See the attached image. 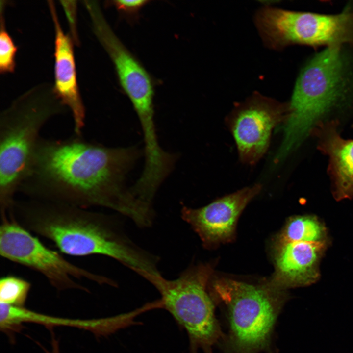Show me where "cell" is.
Listing matches in <instances>:
<instances>
[{"label": "cell", "instance_id": "15", "mask_svg": "<svg viewBox=\"0 0 353 353\" xmlns=\"http://www.w3.org/2000/svg\"><path fill=\"white\" fill-rule=\"evenodd\" d=\"M277 241H302L328 244V238L326 226L317 217L305 215L290 218Z\"/></svg>", "mask_w": 353, "mask_h": 353}, {"label": "cell", "instance_id": "19", "mask_svg": "<svg viewBox=\"0 0 353 353\" xmlns=\"http://www.w3.org/2000/svg\"><path fill=\"white\" fill-rule=\"evenodd\" d=\"M60 2L69 25L71 31V37L74 42L78 43V39L76 30V1L61 0Z\"/></svg>", "mask_w": 353, "mask_h": 353}, {"label": "cell", "instance_id": "10", "mask_svg": "<svg viewBox=\"0 0 353 353\" xmlns=\"http://www.w3.org/2000/svg\"><path fill=\"white\" fill-rule=\"evenodd\" d=\"M94 33L111 58L123 90L136 114L154 111L152 79L112 30L95 1L85 5Z\"/></svg>", "mask_w": 353, "mask_h": 353}, {"label": "cell", "instance_id": "18", "mask_svg": "<svg viewBox=\"0 0 353 353\" xmlns=\"http://www.w3.org/2000/svg\"><path fill=\"white\" fill-rule=\"evenodd\" d=\"M110 5L123 15L131 18L137 17L140 10L150 1L147 0H115L109 1Z\"/></svg>", "mask_w": 353, "mask_h": 353}, {"label": "cell", "instance_id": "20", "mask_svg": "<svg viewBox=\"0 0 353 353\" xmlns=\"http://www.w3.org/2000/svg\"><path fill=\"white\" fill-rule=\"evenodd\" d=\"M51 348L50 351L45 350L46 353H60L58 341L54 337L53 332H51Z\"/></svg>", "mask_w": 353, "mask_h": 353}, {"label": "cell", "instance_id": "7", "mask_svg": "<svg viewBox=\"0 0 353 353\" xmlns=\"http://www.w3.org/2000/svg\"><path fill=\"white\" fill-rule=\"evenodd\" d=\"M255 23L264 42L274 49L294 44L353 46V7L350 5L333 15L265 6L256 13Z\"/></svg>", "mask_w": 353, "mask_h": 353}, {"label": "cell", "instance_id": "13", "mask_svg": "<svg viewBox=\"0 0 353 353\" xmlns=\"http://www.w3.org/2000/svg\"><path fill=\"white\" fill-rule=\"evenodd\" d=\"M48 5L54 25V84L57 98L72 114L75 134L82 135L85 125L86 110L77 81L74 41L63 31L52 1Z\"/></svg>", "mask_w": 353, "mask_h": 353}, {"label": "cell", "instance_id": "8", "mask_svg": "<svg viewBox=\"0 0 353 353\" xmlns=\"http://www.w3.org/2000/svg\"><path fill=\"white\" fill-rule=\"evenodd\" d=\"M0 254L7 260L38 272L59 291L78 289L89 292L75 278H84L100 285L117 286L111 278L68 261L7 217L1 219Z\"/></svg>", "mask_w": 353, "mask_h": 353}, {"label": "cell", "instance_id": "14", "mask_svg": "<svg viewBox=\"0 0 353 353\" xmlns=\"http://www.w3.org/2000/svg\"><path fill=\"white\" fill-rule=\"evenodd\" d=\"M337 122H324L314 131L318 147L328 157V172L337 200L353 197V140L340 135Z\"/></svg>", "mask_w": 353, "mask_h": 353}, {"label": "cell", "instance_id": "9", "mask_svg": "<svg viewBox=\"0 0 353 353\" xmlns=\"http://www.w3.org/2000/svg\"><path fill=\"white\" fill-rule=\"evenodd\" d=\"M288 111V104L259 94L235 107L227 122L241 161L253 164L262 157L269 146L273 129L285 121Z\"/></svg>", "mask_w": 353, "mask_h": 353}, {"label": "cell", "instance_id": "3", "mask_svg": "<svg viewBox=\"0 0 353 353\" xmlns=\"http://www.w3.org/2000/svg\"><path fill=\"white\" fill-rule=\"evenodd\" d=\"M67 107L44 84L15 99L0 113V210L8 214L32 166L43 126Z\"/></svg>", "mask_w": 353, "mask_h": 353}, {"label": "cell", "instance_id": "1", "mask_svg": "<svg viewBox=\"0 0 353 353\" xmlns=\"http://www.w3.org/2000/svg\"><path fill=\"white\" fill-rule=\"evenodd\" d=\"M141 154L136 146L109 147L75 134L64 139L41 137L18 193L33 200L107 208L149 227L152 209L125 186Z\"/></svg>", "mask_w": 353, "mask_h": 353}, {"label": "cell", "instance_id": "2", "mask_svg": "<svg viewBox=\"0 0 353 353\" xmlns=\"http://www.w3.org/2000/svg\"><path fill=\"white\" fill-rule=\"evenodd\" d=\"M9 217L74 256L102 255L131 270L158 271L159 259L137 246L110 216L88 208L26 198L15 200Z\"/></svg>", "mask_w": 353, "mask_h": 353}, {"label": "cell", "instance_id": "16", "mask_svg": "<svg viewBox=\"0 0 353 353\" xmlns=\"http://www.w3.org/2000/svg\"><path fill=\"white\" fill-rule=\"evenodd\" d=\"M31 288L29 282L14 275H7L0 280V303L25 307Z\"/></svg>", "mask_w": 353, "mask_h": 353}, {"label": "cell", "instance_id": "5", "mask_svg": "<svg viewBox=\"0 0 353 353\" xmlns=\"http://www.w3.org/2000/svg\"><path fill=\"white\" fill-rule=\"evenodd\" d=\"M159 292L162 308L167 310L186 331L190 353L199 349L207 352L220 336L212 298L208 292L213 270L208 264L191 266L176 279L168 280L160 274L134 271Z\"/></svg>", "mask_w": 353, "mask_h": 353}, {"label": "cell", "instance_id": "4", "mask_svg": "<svg viewBox=\"0 0 353 353\" xmlns=\"http://www.w3.org/2000/svg\"><path fill=\"white\" fill-rule=\"evenodd\" d=\"M342 46L327 47L301 70L284 122L283 137L274 158L278 163L313 133L347 91Z\"/></svg>", "mask_w": 353, "mask_h": 353}, {"label": "cell", "instance_id": "6", "mask_svg": "<svg viewBox=\"0 0 353 353\" xmlns=\"http://www.w3.org/2000/svg\"><path fill=\"white\" fill-rule=\"evenodd\" d=\"M211 287L227 310L235 345L247 352L265 347L282 304V291L269 283L255 285L226 278L214 279Z\"/></svg>", "mask_w": 353, "mask_h": 353}, {"label": "cell", "instance_id": "17", "mask_svg": "<svg viewBox=\"0 0 353 353\" xmlns=\"http://www.w3.org/2000/svg\"><path fill=\"white\" fill-rule=\"evenodd\" d=\"M4 20L1 16L0 31V72L1 74L13 72L15 68L17 47L5 30Z\"/></svg>", "mask_w": 353, "mask_h": 353}, {"label": "cell", "instance_id": "11", "mask_svg": "<svg viewBox=\"0 0 353 353\" xmlns=\"http://www.w3.org/2000/svg\"><path fill=\"white\" fill-rule=\"evenodd\" d=\"M261 190V185L255 184L202 207L195 209L183 206L181 217L198 234L205 247H215L233 239L240 215Z\"/></svg>", "mask_w": 353, "mask_h": 353}, {"label": "cell", "instance_id": "12", "mask_svg": "<svg viewBox=\"0 0 353 353\" xmlns=\"http://www.w3.org/2000/svg\"><path fill=\"white\" fill-rule=\"evenodd\" d=\"M327 246L324 243L277 241L275 271L268 283L281 291L313 284L319 278V264Z\"/></svg>", "mask_w": 353, "mask_h": 353}]
</instances>
